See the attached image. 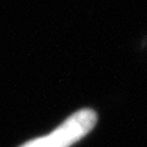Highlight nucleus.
I'll return each instance as SVG.
<instances>
[{
	"label": "nucleus",
	"mask_w": 147,
	"mask_h": 147,
	"mask_svg": "<svg viewBox=\"0 0 147 147\" xmlns=\"http://www.w3.org/2000/svg\"><path fill=\"white\" fill-rule=\"evenodd\" d=\"M97 115L91 109H82L67 118L49 135L31 140L20 147H70L93 129Z\"/></svg>",
	"instance_id": "obj_1"
}]
</instances>
